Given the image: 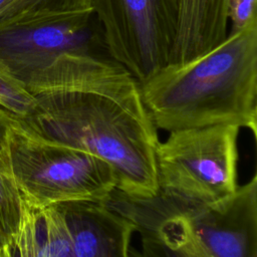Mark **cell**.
<instances>
[{
    "label": "cell",
    "instance_id": "11",
    "mask_svg": "<svg viewBox=\"0 0 257 257\" xmlns=\"http://www.w3.org/2000/svg\"><path fill=\"white\" fill-rule=\"evenodd\" d=\"M92 0H0V28L34 15L92 8Z\"/></svg>",
    "mask_w": 257,
    "mask_h": 257
},
{
    "label": "cell",
    "instance_id": "3",
    "mask_svg": "<svg viewBox=\"0 0 257 257\" xmlns=\"http://www.w3.org/2000/svg\"><path fill=\"white\" fill-rule=\"evenodd\" d=\"M141 235L144 257H257V175L210 205L157 194L130 198L114 190L103 203Z\"/></svg>",
    "mask_w": 257,
    "mask_h": 257
},
{
    "label": "cell",
    "instance_id": "2",
    "mask_svg": "<svg viewBox=\"0 0 257 257\" xmlns=\"http://www.w3.org/2000/svg\"><path fill=\"white\" fill-rule=\"evenodd\" d=\"M157 128L234 124L257 134V17L209 52L140 83Z\"/></svg>",
    "mask_w": 257,
    "mask_h": 257
},
{
    "label": "cell",
    "instance_id": "1",
    "mask_svg": "<svg viewBox=\"0 0 257 257\" xmlns=\"http://www.w3.org/2000/svg\"><path fill=\"white\" fill-rule=\"evenodd\" d=\"M25 124L39 137L87 152L113 170L116 190L135 199L159 192L157 127L140 84L108 55L67 53L32 77Z\"/></svg>",
    "mask_w": 257,
    "mask_h": 257
},
{
    "label": "cell",
    "instance_id": "12",
    "mask_svg": "<svg viewBox=\"0 0 257 257\" xmlns=\"http://www.w3.org/2000/svg\"><path fill=\"white\" fill-rule=\"evenodd\" d=\"M36 98L0 65V106L21 118L30 115Z\"/></svg>",
    "mask_w": 257,
    "mask_h": 257
},
{
    "label": "cell",
    "instance_id": "8",
    "mask_svg": "<svg viewBox=\"0 0 257 257\" xmlns=\"http://www.w3.org/2000/svg\"><path fill=\"white\" fill-rule=\"evenodd\" d=\"M39 214L46 257H130L135 226L103 203L57 204Z\"/></svg>",
    "mask_w": 257,
    "mask_h": 257
},
{
    "label": "cell",
    "instance_id": "9",
    "mask_svg": "<svg viewBox=\"0 0 257 257\" xmlns=\"http://www.w3.org/2000/svg\"><path fill=\"white\" fill-rule=\"evenodd\" d=\"M14 115L0 106V248L14 246L22 216V198L13 175L9 143Z\"/></svg>",
    "mask_w": 257,
    "mask_h": 257
},
{
    "label": "cell",
    "instance_id": "13",
    "mask_svg": "<svg viewBox=\"0 0 257 257\" xmlns=\"http://www.w3.org/2000/svg\"><path fill=\"white\" fill-rule=\"evenodd\" d=\"M130 257H144L142 252L140 250H137L135 248H132L130 249Z\"/></svg>",
    "mask_w": 257,
    "mask_h": 257
},
{
    "label": "cell",
    "instance_id": "5",
    "mask_svg": "<svg viewBox=\"0 0 257 257\" xmlns=\"http://www.w3.org/2000/svg\"><path fill=\"white\" fill-rule=\"evenodd\" d=\"M234 124L170 131L156 148L159 194L192 205H210L238 189V136Z\"/></svg>",
    "mask_w": 257,
    "mask_h": 257
},
{
    "label": "cell",
    "instance_id": "7",
    "mask_svg": "<svg viewBox=\"0 0 257 257\" xmlns=\"http://www.w3.org/2000/svg\"><path fill=\"white\" fill-rule=\"evenodd\" d=\"M67 53L108 55L92 8L42 13L0 28V65L23 86Z\"/></svg>",
    "mask_w": 257,
    "mask_h": 257
},
{
    "label": "cell",
    "instance_id": "4",
    "mask_svg": "<svg viewBox=\"0 0 257 257\" xmlns=\"http://www.w3.org/2000/svg\"><path fill=\"white\" fill-rule=\"evenodd\" d=\"M10 155L15 183L30 207L70 202L104 203L116 189L112 168L87 152L47 141L13 116Z\"/></svg>",
    "mask_w": 257,
    "mask_h": 257
},
{
    "label": "cell",
    "instance_id": "6",
    "mask_svg": "<svg viewBox=\"0 0 257 257\" xmlns=\"http://www.w3.org/2000/svg\"><path fill=\"white\" fill-rule=\"evenodd\" d=\"M108 55L140 83L170 63L180 0H92Z\"/></svg>",
    "mask_w": 257,
    "mask_h": 257
},
{
    "label": "cell",
    "instance_id": "10",
    "mask_svg": "<svg viewBox=\"0 0 257 257\" xmlns=\"http://www.w3.org/2000/svg\"><path fill=\"white\" fill-rule=\"evenodd\" d=\"M0 257H46L39 210L22 200V216L14 246L0 248Z\"/></svg>",
    "mask_w": 257,
    "mask_h": 257
}]
</instances>
